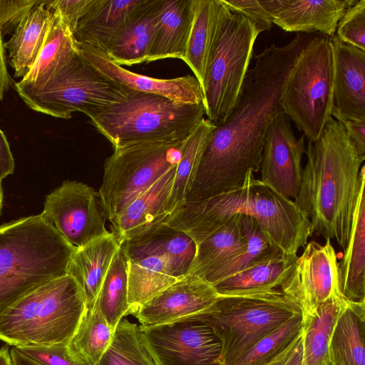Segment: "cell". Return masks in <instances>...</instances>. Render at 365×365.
Wrapping results in <instances>:
<instances>
[{
    "label": "cell",
    "instance_id": "6da1fadb",
    "mask_svg": "<svg viewBox=\"0 0 365 365\" xmlns=\"http://www.w3.org/2000/svg\"><path fill=\"white\" fill-rule=\"evenodd\" d=\"M311 38L297 34L287 44L273 43L255 56L233 107L215 125L186 202L240 186L249 171L259 172L267 130L283 112L285 84Z\"/></svg>",
    "mask_w": 365,
    "mask_h": 365
},
{
    "label": "cell",
    "instance_id": "7a4b0ae2",
    "mask_svg": "<svg viewBox=\"0 0 365 365\" xmlns=\"http://www.w3.org/2000/svg\"><path fill=\"white\" fill-rule=\"evenodd\" d=\"M295 205L309 219L312 234L346 248L361 165L343 124L331 117L319 138L308 141Z\"/></svg>",
    "mask_w": 365,
    "mask_h": 365
},
{
    "label": "cell",
    "instance_id": "3957f363",
    "mask_svg": "<svg viewBox=\"0 0 365 365\" xmlns=\"http://www.w3.org/2000/svg\"><path fill=\"white\" fill-rule=\"evenodd\" d=\"M235 215L255 219L287 255H297L312 235L309 219L294 201L256 179L251 171L240 186L208 198L185 202L166 224L185 232L197 245Z\"/></svg>",
    "mask_w": 365,
    "mask_h": 365
},
{
    "label": "cell",
    "instance_id": "277c9868",
    "mask_svg": "<svg viewBox=\"0 0 365 365\" xmlns=\"http://www.w3.org/2000/svg\"><path fill=\"white\" fill-rule=\"evenodd\" d=\"M76 248L41 214L0 226V313L41 285L67 274Z\"/></svg>",
    "mask_w": 365,
    "mask_h": 365
},
{
    "label": "cell",
    "instance_id": "5b68a950",
    "mask_svg": "<svg viewBox=\"0 0 365 365\" xmlns=\"http://www.w3.org/2000/svg\"><path fill=\"white\" fill-rule=\"evenodd\" d=\"M204 103H186L130 90L123 101L88 115L114 148L148 142L183 141L204 118Z\"/></svg>",
    "mask_w": 365,
    "mask_h": 365
},
{
    "label": "cell",
    "instance_id": "8992f818",
    "mask_svg": "<svg viewBox=\"0 0 365 365\" xmlns=\"http://www.w3.org/2000/svg\"><path fill=\"white\" fill-rule=\"evenodd\" d=\"M85 309L78 283L66 274L36 288L0 313V341L14 347L68 342Z\"/></svg>",
    "mask_w": 365,
    "mask_h": 365
},
{
    "label": "cell",
    "instance_id": "52a82bcc",
    "mask_svg": "<svg viewBox=\"0 0 365 365\" xmlns=\"http://www.w3.org/2000/svg\"><path fill=\"white\" fill-rule=\"evenodd\" d=\"M300 313V306L277 288L219 295L209 307L185 318L213 330L221 342L222 364L228 365Z\"/></svg>",
    "mask_w": 365,
    "mask_h": 365
},
{
    "label": "cell",
    "instance_id": "ba28073f",
    "mask_svg": "<svg viewBox=\"0 0 365 365\" xmlns=\"http://www.w3.org/2000/svg\"><path fill=\"white\" fill-rule=\"evenodd\" d=\"M283 113L317 140L334 107V52L329 36L312 38L294 65L282 98Z\"/></svg>",
    "mask_w": 365,
    "mask_h": 365
},
{
    "label": "cell",
    "instance_id": "9c48e42d",
    "mask_svg": "<svg viewBox=\"0 0 365 365\" xmlns=\"http://www.w3.org/2000/svg\"><path fill=\"white\" fill-rule=\"evenodd\" d=\"M14 87L31 109L63 119L71 118L76 111L88 116L123 101L129 91L101 74L79 51L43 86Z\"/></svg>",
    "mask_w": 365,
    "mask_h": 365
},
{
    "label": "cell",
    "instance_id": "30bf717a",
    "mask_svg": "<svg viewBox=\"0 0 365 365\" xmlns=\"http://www.w3.org/2000/svg\"><path fill=\"white\" fill-rule=\"evenodd\" d=\"M259 34L248 19L226 6L202 86L205 114L215 125L224 120L237 100Z\"/></svg>",
    "mask_w": 365,
    "mask_h": 365
},
{
    "label": "cell",
    "instance_id": "8fae6325",
    "mask_svg": "<svg viewBox=\"0 0 365 365\" xmlns=\"http://www.w3.org/2000/svg\"><path fill=\"white\" fill-rule=\"evenodd\" d=\"M184 141L141 143L114 148L105 162L98 190L110 222L178 163Z\"/></svg>",
    "mask_w": 365,
    "mask_h": 365
},
{
    "label": "cell",
    "instance_id": "7c38bea8",
    "mask_svg": "<svg viewBox=\"0 0 365 365\" xmlns=\"http://www.w3.org/2000/svg\"><path fill=\"white\" fill-rule=\"evenodd\" d=\"M41 215L75 248L110 233L98 192L76 180H65L47 195Z\"/></svg>",
    "mask_w": 365,
    "mask_h": 365
},
{
    "label": "cell",
    "instance_id": "4fadbf2b",
    "mask_svg": "<svg viewBox=\"0 0 365 365\" xmlns=\"http://www.w3.org/2000/svg\"><path fill=\"white\" fill-rule=\"evenodd\" d=\"M140 327L158 365H222L220 340L198 321L182 318Z\"/></svg>",
    "mask_w": 365,
    "mask_h": 365
},
{
    "label": "cell",
    "instance_id": "5bb4252c",
    "mask_svg": "<svg viewBox=\"0 0 365 365\" xmlns=\"http://www.w3.org/2000/svg\"><path fill=\"white\" fill-rule=\"evenodd\" d=\"M279 289L300 306L302 315L334 295H342L337 256L331 240L326 239L323 245L316 241L307 243Z\"/></svg>",
    "mask_w": 365,
    "mask_h": 365
},
{
    "label": "cell",
    "instance_id": "9a60e30c",
    "mask_svg": "<svg viewBox=\"0 0 365 365\" xmlns=\"http://www.w3.org/2000/svg\"><path fill=\"white\" fill-rule=\"evenodd\" d=\"M304 134L297 139L289 118L281 113L269 125L265 137L260 163V180L283 197L294 200L303 173L305 153Z\"/></svg>",
    "mask_w": 365,
    "mask_h": 365
},
{
    "label": "cell",
    "instance_id": "2e32d148",
    "mask_svg": "<svg viewBox=\"0 0 365 365\" xmlns=\"http://www.w3.org/2000/svg\"><path fill=\"white\" fill-rule=\"evenodd\" d=\"M76 45L80 54L94 68L130 90L160 95L182 103H204L202 88L195 76L187 75L170 79L149 77L117 65L99 48L78 43Z\"/></svg>",
    "mask_w": 365,
    "mask_h": 365
},
{
    "label": "cell",
    "instance_id": "e0dca14e",
    "mask_svg": "<svg viewBox=\"0 0 365 365\" xmlns=\"http://www.w3.org/2000/svg\"><path fill=\"white\" fill-rule=\"evenodd\" d=\"M212 285L191 274L163 289L134 314L142 327L170 323L196 314L218 297Z\"/></svg>",
    "mask_w": 365,
    "mask_h": 365
},
{
    "label": "cell",
    "instance_id": "ac0fdd59",
    "mask_svg": "<svg viewBox=\"0 0 365 365\" xmlns=\"http://www.w3.org/2000/svg\"><path fill=\"white\" fill-rule=\"evenodd\" d=\"M128 259V303L135 314L146 302L177 279L168 257L160 251L130 240L120 244Z\"/></svg>",
    "mask_w": 365,
    "mask_h": 365
},
{
    "label": "cell",
    "instance_id": "d6986e66",
    "mask_svg": "<svg viewBox=\"0 0 365 365\" xmlns=\"http://www.w3.org/2000/svg\"><path fill=\"white\" fill-rule=\"evenodd\" d=\"M334 107L336 119L365 120V51L349 45L334 34Z\"/></svg>",
    "mask_w": 365,
    "mask_h": 365
},
{
    "label": "cell",
    "instance_id": "ffe728a7",
    "mask_svg": "<svg viewBox=\"0 0 365 365\" xmlns=\"http://www.w3.org/2000/svg\"><path fill=\"white\" fill-rule=\"evenodd\" d=\"M272 24L289 32L335 34L345 11L357 0H259Z\"/></svg>",
    "mask_w": 365,
    "mask_h": 365
},
{
    "label": "cell",
    "instance_id": "44dd1931",
    "mask_svg": "<svg viewBox=\"0 0 365 365\" xmlns=\"http://www.w3.org/2000/svg\"><path fill=\"white\" fill-rule=\"evenodd\" d=\"M177 165L110 221L111 232L120 244L168 222L170 216L166 210V205Z\"/></svg>",
    "mask_w": 365,
    "mask_h": 365
},
{
    "label": "cell",
    "instance_id": "7402d4cb",
    "mask_svg": "<svg viewBox=\"0 0 365 365\" xmlns=\"http://www.w3.org/2000/svg\"><path fill=\"white\" fill-rule=\"evenodd\" d=\"M161 2L145 0L102 50L117 65L129 66L147 61Z\"/></svg>",
    "mask_w": 365,
    "mask_h": 365
},
{
    "label": "cell",
    "instance_id": "603a6c76",
    "mask_svg": "<svg viewBox=\"0 0 365 365\" xmlns=\"http://www.w3.org/2000/svg\"><path fill=\"white\" fill-rule=\"evenodd\" d=\"M53 19V14L46 6V0H37L16 22L11 38L4 43L15 78H22L32 68L45 43Z\"/></svg>",
    "mask_w": 365,
    "mask_h": 365
},
{
    "label": "cell",
    "instance_id": "cb8c5ba5",
    "mask_svg": "<svg viewBox=\"0 0 365 365\" xmlns=\"http://www.w3.org/2000/svg\"><path fill=\"white\" fill-rule=\"evenodd\" d=\"M339 289L349 301L365 302V166L360 178L351 232L339 263Z\"/></svg>",
    "mask_w": 365,
    "mask_h": 365
},
{
    "label": "cell",
    "instance_id": "d4e9b609",
    "mask_svg": "<svg viewBox=\"0 0 365 365\" xmlns=\"http://www.w3.org/2000/svg\"><path fill=\"white\" fill-rule=\"evenodd\" d=\"M226 9L222 0H194L193 16L182 61L201 87Z\"/></svg>",
    "mask_w": 365,
    "mask_h": 365
},
{
    "label": "cell",
    "instance_id": "484cf974",
    "mask_svg": "<svg viewBox=\"0 0 365 365\" xmlns=\"http://www.w3.org/2000/svg\"><path fill=\"white\" fill-rule=\"evenodd\" d=\"M120 247L113 232L76 248L67 274L78 283L86 303L92 309L113 259Z\"/></svg>",
    "mask_w": 365,
    "mask_h": 365
},
{
    "label": "cell",
    "instance_id": "4316f807",
    "mask_svg": "<svg viewBox=\"0 0 365 365\" xmlns=\"http://www.w3.org/2000/svg\"><path fill=\"white\" fill-rule=\"evenodd\" d=\"M145 0H94L73 36L76 43L104 50Z\"/></svg>",
    "mask_w": 365,
    "mask_h": 365
},
{
    "label": "cell",
    "instance_id": "83f0119b",
    "mask_svg": "<svg viewBox=\"0 0 365 365\" xmlns=\"http://www.w3.org/2000/svg\"><path fill=\"white\" fill-rule=\"evenodd\" d=\"M194 0H162L153 44L146 62L182 60L193 16Z\"/></svg>",
    "mask_w": 365,
    "mask_h": 365
},
{
    "label": "cell",
    "instance_id": "f1b7e54d",
    "mask_svg": "<svg viewBox=\"0 0 365 365\" xmlns=\"http://www.w3.org/2000/svg\"><path fill=\"white\" fill-rule=\"evenodd\" d=\"M45 43L30 71L14 86L38 88L60 72L78 53L73 34L56 14Z\"/></svg>",
    "mask_w": 365,
    "mask_h": 365
},
{
    "label": "cell",
    "instance_id": "f546056e",
    "mask_svg": "<svg viewBox=\"0 0 365 365\" xmlns=\"http://www.w3.org/2000/svg\"><path fill=\"white\" fill-rule=\"evenodd\" d=\"M365 302L346 300L331 334L330 365H365Z\"/></svg>",
    "mask_w": 365,
    "mask_h": 365
},
{
    "label": "cell",
    "instance_id": "4dcf8cb0",
    "mask_svg": "<svg viewBox=\"0 0 365 365\" xmlns=\"http://www.w3.org/2000/svg\"><path fill=\"white\" fill-rule=\"evenodd\" d=\"M196 245L195 258L187 274L204 280L212 272L245 250L247 238L240 215L232 217Z\"/></svg>",
    "mask_w": 365,
    "mask_h": 365
},
{
    "label": "cell",
    "instance_id": "1f68e13d",
    "mask_svg": "<svg viewBox=\"0 0 365 365\" xmlns=\"http://www.w3.org/2000/svg\"><path fill=\"white\" fill-rule=\"evenodd\" d=\"M346 300L341 294L334 295L313 312L302 315V365H330L331 334Z\"/></svg>",
    "mask_w": 365,
    "mask_h": 365
},
{
    "label": "cell",
    "instance_id": "d6a6232c",
    "mask_svg": "<svg viewBox=\"0 0 365 365\" xmlns=\"http://www.w3.org/2000/svg\"><path fill=\"white\" fill-rule=\"evenodd\" d=\"M297 257V255L281 252L225 277L212 284V287L219 295L238 294L279 288Z\"/></svg>",
    "mask_w": 365,
    "mask_h": 365
},
{
    "label": "cell",
    "instance_id": "836d02e7",
    "mask_svg": "<svg viewBox=\"0 0 365 365\" xmlns=\"http://www.w3.org/2000/svg\"><path fill=\"white\" fill-rule=\"evenodd\" d=\"M215 128L214 123L204 118L184 141L166 205V210L170 217L186 202L202 153Z\"/></svg>",
    "mask_w": 365,
    "mask_h": 365
},
{
    "label": "cell",
    "instance_id": "e575fe53",
    "mask_svg": "<svg viewBox=\"0 0 365 365\" xmlns=\"http://www.w3.org/2000/svg\"><path fill=\"white\" fill-rule=\"evenodd\" d=\"M240 217V225L247 238L246 248L240 255L224 263L204 279L211 285L283 252L272 242L255 219L245 215Z\"/></svg>",
    "mask_w": 365,
    "mask_h": 365
},
{
    "label": "cell",
    "instance_id": "d590c367",
    "mask_svg": "<svg viewBox=\"0 0 365 365\" xmlns=\"http://www.w3.org/2000/svg\"><path fill=\"white\" fill-rule=\"evenodd\" d=\"M95 304L113 331L128 314V259L121 245L106 274Z\"/></svg>",
    "mask_w": 365,
    "mask_h": 365
},
{
    "label": "cell",
    "instance_id": "8d00e7d4",
    "mask_svg": "<svg viewBox=\"0 0 365 365\" xmlns=\"http://www.w3.org/2000/svg\"><path fill=\"white\" fill-rule=\"evenodd\" d=\"M96 365H158L136 324L122 319Z\"/></svg>",
    "mask_w": 365,
    "mask_h": 365
},
{
    "label": "cell",
    "instance_id": "74e56055",
    "mask_svg": "<svg viewBox=\"0 0 365 365\" xmlns=\"http://www.w3.org/2000/svg\"><path fill=\"white\" fill-rule=\"evenodd\" d=\"M165 255L172 264L175 277L186 276L196 252V244L185 232L163 224L130 239Z\"/></svg>",
    "mask_w": 365,
    "mask_h": 365
},
{
    "label": "cell",
    "instance_id": "f35d334b",
    "mask_svg": "<svg viewBox=\"0 0 365 365\" xmlns=\"http://www.w3.org/2000/svg\"><path fill=\"white\" fill-rule=\"evenodd\" d=\"M114 331L98 307L86 309L78 326L68 341L71 351L88 365H96L108 346Z\"/></svg>",
    "mask_w": 365,
    "mask_h": 365
},
{
    "label": "cell",
    "instance_id": "ab89813d",
    "mask_svg": "<svg viewBox=\"0 0 365 365\" xmlns=\"http://www.w3.org/2000/svg\"><path fill=\"white\" fill-rule=\"evenodd\" d=\"M302 323V313L294 315L228 365L269 364L297 341Z\"/></svg>",
    "mask_w": 365,
    "mask_h": 365
},
{
    "label": "cell",
    "instance_id": "60d3db41",
    "mask_svg": "<svg viewBox=\"0 0 365 365\" xmlns=\"http://www.w3.org/2000/svg\"><path fill=\"white\" fill-rule=\"evenodd\" d=\"M336 32L344 43L365 51V0H357L345 11Z\"/></svg>",
    "mask_w": 365,
    "mask_h": 365
},
{
    "label": "cell",
    "instance_id": "b9f144b4",
    "mask_svg": "<svg viewBox=\"0 0 365 365\" xmlns=\"http://www.w3.org/2000/svg\"><path fill=\"white\" fill-rule=\"evenodd\" d=\"M68 342L47 346L14 347L40 365H88L71 351Z\"/></svg>",
    "mask_w": 365,
    "mask_h": 365
},
{
    "label": "cell",
    "instance_id": "7bdbcfd3",
    "mask_svg": "<svg viewBox=\"0 0 365 365\" xmlns=\"http://www.w3.org/2000/svg\"><path fill=\"white\" fill-rule=\"evenodd\" d=\"M94 0H49L46 6L57 15L73 34Z\"/></svg>",
    "mask_w": 365,
    "mask_h": 365
},
{
    "label": "cell",
    "instance_id": "ee69618b",
    "mask_svg": "<svg viewBox=\"0 0 365 365\" xmlns=\"http://www.w3.org/2000/svg\"><path fill=\"white\" fill-rule=\"evenodd\" d=\"M231 10L248 19L259 31L269 30L272 25L269 14L261 5L259 0H222Z\"/></svg>",
    "mask_w": 365,
    "mask_h": 365
},
{
    "label": "cell",
    "instance_id": "f6af8a7d",
    "mask_svg": "<svg viewBox=\"0 0 365 365\" xmlns=\"http://www.w3.org/2000/svg\"><path fill=\"white\" fill-rule=\"evenodd\" d=\"M37 0H0V26L14 28L20 16Z\"/></svg>",
    "mask_w": 365,
    "mask_h": 365
},
{
    "label": "cell",
    "instance_id": "bcb514c9",
    "mask_svg": "<svg viewBox=\"0 0 365 365\" xmlns=\"http://www.w3.org/2000/svg\"><path fill=\"white\" fill-rule=\"evenodd\" d=\"M358 154L365 158V120L339 119Z\"/></svg>",
    "mask_w": 365,
    "mask_h": 365
},
{
    "label": "cell",
    "instance_id": "7dc6e473",
    "mask_svg": "<svg viewBox=\"0 0 365 365\" xmlns=\"http://www.w3.org/2000/svg\"><path fill=\"white\" fill-rule=\"evenodd\" d=\"M14 159L4 132L0 128V182L14 170Z\"/></svg>",
    "mask_w": 365,
    "mask_h": 365
},
{
    "label": "cell",
    "instance_id": "c3c4849f",
    "mask_svg": "<svg viewBox=\"0 0 365 365\" xmlns=\"http://www.w3.org/2000/svg\"><path fill=\"white\" fill-rule=\"evenodd\" d=\"M3 26H0V101L9 86V77L6 66V51L3 42Z\"/></svg>",
    "mask_w": 365,
    "mask_h": 365
},
{
    "label": "cell",
    "instance_id": "681fc988",
    "mask_svg": "<svg viewBox=\"0 0 365 365\" xmlns=\"http://www.w3.org/2000/svg\"><path fill=\"white\" fill-rule=\"evenodd\" d=\"M284 365H302V335Z\"/></svg>",
    "mask_w": 365,
    "mask_h": 365
},
{
    "label": "cell",
    "instance_id": "f907efd6",
    "mask_svg": "<svg viewBox=\"0 0 365 365\" xmlns=\"http://www.w3.org/2000/svg\"><path fill=\"white\" fill-rule=\"evenodd\" d=\"M10 356L12 365H40L19 352L14 347L10 350Z\"/></svg>",
    "mask_w": 365,
    "mask_h": 365
},
{
    "label": "cell",
    "instance_id": "816d5d0a",
    "mask_svg": "<svg viewBox=\"0 0 365 365\" xmlns=\"http://www.w3.org/2000/svg\"><path fill=\"white\" fill-rule=\"evenodd\" d=\"M299 336V338H300ZM299 338L297 340V341L291 346L289 349H287L285 351H284L282 354H280L277 358H276L274 361H272L271 363H269L267 365H284L285 361H287L289 355L290 354L291 351L298 342Z\"/></svg>",
    "mask_w": 365,
    "mask_h": 365
},
{
    "label": "cell",
    "instance_id": "f5cc1de1",
    "mask_svg": "<svg viewBox=\"0 0 365 365\" xmlns=\"http://www.w3.org/2000/svg\"><path fill=\"white\" fill-rule=\"evenodd\" d=\"M0 365H12L10 351L7 346L0 348Z\"/></svg>",
    "mask_w": 365,
    "mask_h": 365
},
{
    "label": "cell",
    "instance_id": "db71d44e",
    "mask_svg": "<svg viewBox=\"0 0 365 365\" xmlns=\"http://www.w3.org/2000/svg\"><path fill=\"white\" fill-rule=\"evenodd\" d=\"M3 198H4L3 189H2L1 183L0 182V215H1L2 205H3Z\"/></svg>",
    "mask_w": 365,
    "mask_h": 365
}]
</instances>
